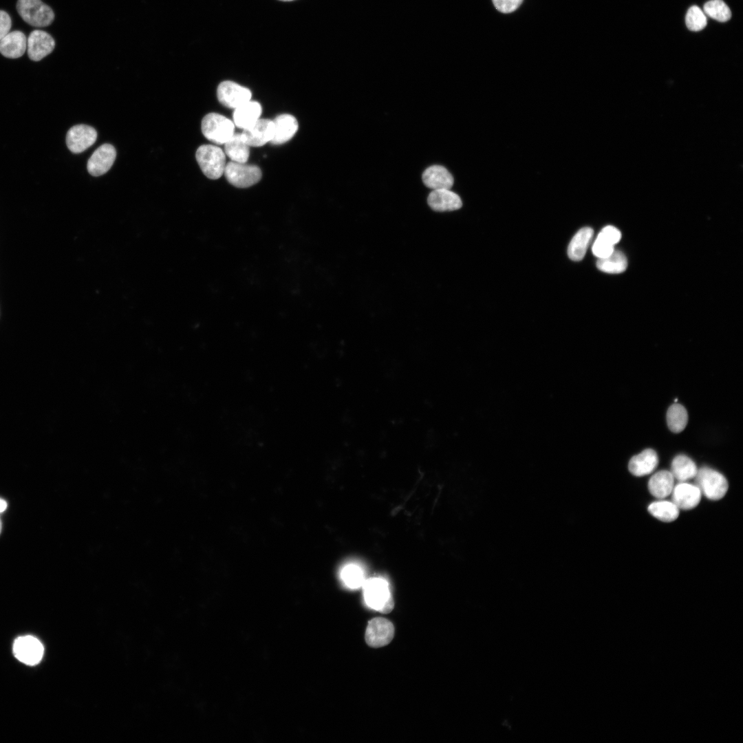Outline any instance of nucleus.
Segmentation results:
<instances>
[{
  "instance_id": "7c9ffc66",
  "label": "nucleus",
  "mask_w": 743,
  "mask_h": 743,
  "mask_svg": "<svg viewBox=\"0 0 743 743\" xmlns=\"http://www.w3.org/2000/svg\"><path fill=\"white\" fill-rule=\"evenodd\" d=\"M685 23L689 30L694 32L700 31L706 27L707 17L699 7L693 6L687 12Z\"/></svg>"
},
{
  "instance_id": "0eeeda50",
  "label": "nucleus",
  "mask_w": 743,
  "mask_h": 743,
  "mask_svg": "<svg viewBox=\"0 0 743 743\" xmlns=\"http://www.w3.org/2000/svg\"><path fill=\"white\" fill-rule=\"evenodd\" d=\"M12 652L14 656L20 662L27 665L39 664L43 656L44 648L42 643L32 636H23L15 639Z\"/></svg>"
},
{
  "instance_id": "f03ea898",
  "label": "nucleus",
  "mask_w": 743,
  "mask_h": 743,
  "mask_svg": "<svg viewBox=\"0 0 743 743\" xmlns=\"http://www.w3.org/2000/svg\"><path fill=\"white\" fill-rule=\"evenodd\" d=\"M195 158L203 172L208 178L216 180L223 174L226 166V156L222 149L213 144L201 145L196 151Z\"/></svg>"
},
{
  "instance_id": "1a4fd4ad",
  "label": "nucleus",
  "mask_w": 743,
  "mask_h": 743,
  "mask_svg": "<svg viewBox=\"0 0 743 743\" xmlns=\"http://www.w3.org/2000/svg\"><path fill=\"white\" fill-rule=\"evenodd\" d=\"M394 635V627L389 620L377 617L369 621L365 631V641L372 647L389 644Z\"/></svg>"
},
{
  "instance_id": "2eb2a0df",
  "label": "nucleus",
  "mask_w": 743,
  "mask_h": 743,
  "mask_svg": "<svg viewBox=\"0 0 743 743\" xmlns=\"http://www.w3.org/2000/svg\"><path fill=\"white\" fill-rule=\"evenodd\" d=\"M672 502L680 509L690 510L698 506L702 493L696 485L680 482L671 491Z\"/></svg>"
},
{
  "instance_id": "b1692460",
  "label": "nucleus",
  "mask_w": 743,
  "mask_h": 743,
  "mask_svg": "<svg viewBox=\"0 0 743 743\" xmlns=\"http://www.w3.org/2000/svg\"><path fill=\"white\" fill-rule=\"evenodd\" d=\"M671 473L674 479L680 482L695 477L698 469L694 462L685 455L676 456L671 462Z\"/></svg>"
},
{
  "instance_id": "7ed1b4c3",
  "label": "nucleus",
  "mask_w": 743,
  "mask_h": 743,
  "mask_svg": "<svg viewBox=\"0 0 743 743\" xmlns=\"http://www.w3.org/2000/svg\"><path fill=\"white\" fill-rule=\"evenodd\" d=\"M202 131L209 141L217 144H225L234 134L235 125L226 117L217 114H206L202 121Z\"/></svg>"
},
{
  "instance_id": "f8f14e48",
  "label": "nucleus",
  "mask_w": 743,
  "mask_h": 743,
  "mask_svg": "<svg viewBox=\"0 0 743 743\" xmlns=\"http://www.w3.org/2000/svg\"><path fill=\"white\" fill-rule=\"evenodd\" d=\"M55 47L52 36L45 31L35 30L27 39V52L32 61H39L50 54Z\"/></svg>"
},
{
  "instance_id": "9d476101",
  "label": "nucleus",
  "mask_w": 743,
  "mask_h": 743,
  "mask_svg": "<svg viewBox=\"0 0 743 743\" xmlns=\"http://www.w3.org/2000/svg\"><path fill=\"white\" fill-rule=\"evenodd\" d=\"M241 134L249 147L263 146L273 138L274 122L268 119H259L251 126L244 129Z\"/></svg>"
},
{
  "instance_id": "473e14b6",
  "label": "nucleus",
  "mask_w": 743,
  "mask_h": 743,
  "mask_svg": "<svg viewBox=\"0 0 743 743\" xmlns=\"http://www.w3.org/2000/svg\"><path fill=\"white\" fill-rule=\"evenodd\" d=\"M12 21L10 15L3 10H0V40L10 32Z\"/></svg>"
},
{
  "instance_id": "bb28decb",
  "label": "nucleus",
  "mask_w": 743,
  "mask_h": 743,
  "mask_svg": "<svg viewBox=\"0 0 743 743\" xmlns=\"http://www.w3.org/2000/svg\"><path fill=\"white\" fill-rule=\"evenodd\" d=\"M648 511L654 517L664 522H671L679 515V508L676 505L672 502L665 500L650 504Z\"/></svg>"
},
{
  "instance_id": "c756f323",
  "label": "nucleus",
  "mask_w": 743,
  "mask_h": 743,
  "mask_svg": "<svg viewBox=\"0 0 743 743\" xmlns=\"http://www.w3.org/2000/svg\"><path fill=\"white\" fill-rule=\"evenodd\" d=\"M704 13L720 22H726L731 17L730 8L722 0H710L704 5Z\"/></svg>"
},
{
  "instance_id": "6e6552de",
  "label": "nucleus",
  "mask_w": 743,
  "mask_h": 743,
  "mask_svg": "<svg viewBox=\"0 0 743 743\" xmlns=\"http://www.w3.org/2000/svg\"><path fill=\"white\" fill-rule=\"evenodd\" d=\"M251 96L249 89L230 80L220 83L217 89L218 100L228 108L236 109L250 100Z\"/></svg>"
},
{
  "instance_id": "2f4dec72",
  "label": "nucleus",
  "mask_w": 743,
  "mask_h": 743,
  "mask_svg": "<svg viewBox=\"0 0 743 743\" xmlns=\"http://www.w3.org/2000/svg\"><path fill=\"white\" fill-rule=\"evenodd\" d=\"M495 8L502 13H510L516 10L523 0H492Z\"/></svg>"
},
{
  "instance_id": "f3484780",
  "label": "nucleus",
  "mask_w": 743,
  "mask_h": 743,
  "mask_svg": "<svg viewBox=\"0 0 743 743\" xmlns=\"http://www.w3.org/2000/svg\"><path fill=\"white\" fill-rule=\"evenodd\" d=\"M422 179L424 184L432 190L451 189L454 182L451 173L441 165H432L427 168Z\"/></svg>"
},
{
  "instance_id": "4be33fe9",
  "label": "nucleus",
  "mask_w": 743,
  "mask_h": 743,
  "mask_svg": "<svg viewBox=\"0 0 743 743\" xmlns=\"http://www.w3.org/2000/svg\"><path fill=\"white\" fill-rule=\"evenodd\" d=\"M674 478L671 472L662 470L654 473L649 480L648 488L656 498L663 499L671 493Z\"/></svg>"
},
{
  "instance_id": "5701e85b",
  "label": "nucleus",
  "mask_w": 743,
  "mask_h": 743,
  "mask_svg": "<svg viewBox=\"0 0 743 743\" xmlns=\"http://www.w3.org/2000/svg\"><path fill=\"white\" fill-rule=\"evenodd\" d=\"M593 233L592 228L584 227L574 235L568 248V255L570 259L578 261L584 257L592 240Z\"/></svg>"
},
{
  "instance_id": "423d86ee",
  "label": "nucleus",
  "mask_w": 743,
  "mask_h": 743,
  "mask_svg": "<svg viewBox=\"0 0 743 743\" xmlns=\"http://www.w3.org/2000/svg\"><path fill=\"white\" fill-rule=\"evenodd\" d=\"M224 174L230 184L238 188L250 187L257 184L262 176L257 166L233 161L226 164Z\"/></svg>"
},
{
  "instance_id": "412c9836",
  "label": "nucleus",
  "mask_w": 743,
  "mask_h": 743,
  "mask_svg": "<svg viewBox=\"0 0 743 743\" xmlns=\"http://www.w3.org/2000/svg\"><path fill=\"white\" fill-rule=\"evenodd\" d=\"M261 111V106L258 102L249 100L235 109L233 116L234 125L239 128L246 129L259 119Z\"/></svg>"
},
{
  "instance_id": "9b49d317",
  "label": "nucleus",
  "mask_w": 743,
  "mask_h": 743,
  "mask_svg": "<svg viewBox=\"0 0 743 743\" xmlns=\"http://www.w3.org/2000/svg\"><path fill=\"white\" fill-rule=\"evenodd\" d=\"M97 132L91 127L77 125L72 127L66 135L68 149L74 153H79L91 147L96 142Z\"/></svg>"
},
{
  "instance_id": "c9c22d12",
  "label": "nucleus",
  "mask_w": 743,
  "mask_h": 743,
  "mask_svg": "<svg viewBox=\"0 0 743 743\" xmlns=\"http://www.w3.org/2000/svg\"><path fill=\"white\" fill-rule=\"evenodd\" d=\"M280 1H293V0H280Z\"/></svg>"
},
{
  "instance_id": "f704fd0d",
  "label": "nucleus",
  "mask_w": 743,
  "mask_h": 743,
  "mask_svg": "<svg viewBox=\"0 0 743 743\" xmlns=\"http://www.w3.org/2000/svg\"><path fill=\"white\" fill-rule=\"evenodd\" d=\"M1 527H2V525H1V519H0V533H1Z\"/></svg>"
},
{
  "instance_id": "6ab92c4d",
  "label": "nucleus",
  "mask_w": 743,
  "mask_h": 743,
  "mask_svg": "<svg viewBox=\"0 0 743 743\" xmlns=\"http://www.w3.org/2000/svg\"><path fill=\"white\" fill-rule=\"evenodd\" d=\"M26 49L27 38L21 31L9 32L0 40V53L6 58H19Z\"/></svg>"
},
{
  "instance_id": "a878e982",
  "label": "nucleus",
  "mask_w": 743,
  "mask_h": 743,
  "mask_svg": "<svg viewBox=\"0 0 743 743\" xmlns=\"http://www.w3.org/2000/svg\"><path fill=\"white\" fill-rule=\"evenodd\" d=\"M596 267L599 270L606 273L619 274L626 270L627 260L621 251L614 250L608 257L598 259Z\"/></svg>"
},
{
  "instance_id": "39448f33",
  "label": "nucleus",
  "mask_w": 743,
  "mask_h": 743,
  "mask_svg": "<svg viewBox=\"0 0 743 743\" xmlns=\"http://www.w3.org/2000/svg\"><path fill=\"white\" fill-rule=\"evenodd\" d=\"M696 486L701 493L711 500L722 499L727 492L729 484L725 477L720 473L707 467H703L695 476Z\"/></svg>"
},
{
  "instance_id": "c85d7f7f",
  "label": "nucleus",
  "mask_w": 743,
  "mask_h": 743,
  "mask_svg": "<svg viewBox=\"0 0 743 743\" xmlns=\"http://www.w3.org/2000/svg\"><path fill=\"white\" fill-rule=\"evenodd\" d=\"M687 421V411L682 405L675 403L669 407L667 413V422L672 432L680 433L683 431Z\"/></svg>"
},
{
  "instance_id": "a211bd4d",
  "label": "nucleus",
  "mask_w": 743,
  "mask_h": 743,
  "mask_svg": "<svg viewBox=\"0 0 743 743\" xmlns=\"http://www.w3.org/2000/svg\"><path fill=\"white\" fill-rule=\"evenodd\" d=\"M274 134L270 141L272 144L279 145L289 141L298 130V121L290 114H281L273 120Z\"/></svg>"
},
{
  "instance_id": "aec40b11",
  "label": "nucleus",
  "mask_w": 743,
  "mask_h": 743,
  "mask_svg": "<svg viewBox=\"0 0 743 743\" xmlns=\"http://www.w3.org/2000/svg\"><path fill=\"white\" fill-rule=\"evenodd\" d=\"M658 463V457L656 451L647 449L633 456L629 460L628 468L632 475L643 476L652 473Z\"/></svg>"
},
{
  "instance_id": "cd10ccee",
  "label": "nucleus",
  "mask_w": 743,
  "mask_h": 743,
  "mask_svg": "<svg viewBox=\"0 0 743 743\" xmlns=\"http://www.w3.org/2000/svg\"><path fill=\"white\" fill-rule=\"evenodd\" d=\"M339 574L342 583L349 589L363 586L365 581L363 569L355 563H347L343 566Z\"/></svg>"
},
{
  "instance_id": "20e7f679",
  "label": "nucleus",
  "mask_w": 743,
  "mask_h": 743,
  "mask_svg": "<svg viewBox=\"0 0 743 743\" xmlns=\"http://www.w3.org/2000/svg\"><path fill=\"white\" fill-rule=\"evenodd\" d=\"M17 10L22 19L34 27L48 26L54 19L52 8L41 0H18Z\"/></svg>"
},
{
  "instance_id": "4468645a",
  "label": "nucleus",
  "mask_w": 743,
  "mask_h": 743,
  "mask_svg": "<svg viewBox=\"0 0 743 743\" xmlns=\"http://www.w3.org/2000/svg\"><path fill=\"white\" fill-rule=\"evenodd\" d=\"M621 238V233L618 228L613 226H605L599 232L593 243L592 250L594 255L598 259L608 257L615 250L614 246Z\"/></svg>"
},
{
  "instance_id": "ddd939ff",
  "label": "nucleus",
  "mask_w": 743,
  "mask_h": 743,
  "mask_svg": "<svg viewBox=\"0 0 743 743\" xmlns=\"http://www.w3.org/2000/svg\"><path fill=\"white\" fill-rule=\"evenodd\" d=\"M115 148L110 144H104L92 153L87 162L88 172L93 176H100L107 173L116 159Z\"/></svg>"
},
{
  "instance_id": "72a5a7b5",
  "label": "nucleus",
  "mask_w": 743,
  "mask_h": 743,
  "mask_svg": "<svg viewBox=\"0 0 743 743\" xmlns=\"http://www.w3.org/2000/svg\"><path fill=\"white\" fill-rule=\"evenodd\" d=\"M8 506L6 501L0 497V513L4 512Z\"/></svg>"
},
{
  "instance_id": "dca6fc26",
  "label": "nucleus",
  "mask_w": 743,
  "mask_h": 743,
  "mask_svg": "<svg viewBox=\"0 0 743 743\" xmlns=\"http://www.w3.org/2000/svg\"><path fill=\"white\" fill-rule=\"evenodd\" d=\"M429 206L435 211H451L460 208L462 202L460 197L451 189L432 190L427 197Z\"/></svg>"
},
{
  "instance_id": "393cba45",
  "label": "nucleus",
  "mask_w": 743,
  "mask_h": 743,
  "mask_svg": "<svg viewBox=\"0 0 743 743\" xmlns=\"http://www.w3.org/2000/svg\"><path fill=\"white\" fill-rule=\"evenodd\" d=\"M249 147L241 133H234L224 144V151L232 161L246 163L249 158Z\"/></svg>"
},
{
  "instance_id": "f257e3e1",
  "label": "nucleus",
  "mask_w": 743,
  "mask_h": 743,
  "mask_svg": "<svg viewBox=\"0 0 743 743\" xmlns=\"http://www.w3.org/2000/svg\"><path fill=\"white\" fill-rule=\"evenodd\" d=\"M363 596L368 607L383 614L394 608V601L388 582L383 578L372 577L365 581Z\"/></svg>"
}]
</instances>
